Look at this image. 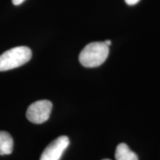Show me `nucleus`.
<instances>
[{
  "label": "nucleus",
  "instance_id": "nucleus-7",
  "mask_svg": "<svg viewBox=\"0 0 160 160\" xmlns=\"http://www.w3.org/2000/svg\"><path fill=\"white\" fill-rule=\"evenodd\" d=\"M125 1L128 5H134L139 2L140 0H125Z\"/></svg>",
  "mask_w": 160,
  "mask_h": 160
},
{
  "label": "nucleus",
  "instance_id": "nucleus-10",
  "mask_svg": "<svg viewBox=\"0 0 160 160\" xmlns=\"http://www.w3.org/2000/svg\"><path fill=\"white\" fill-rule=\"evenodd\" d=\"M103 160H111V159H103Z\"/></svg>",
  "mask_w": 160,
  "mask_h": 160
},
{
  "label": "nucleus",
  "instance_id": "nucleus-8",
  "mask_svg": "<svg viewBox=\"0 0 160 160\" xmlns=\"http://www.w3.org/2000/svg\"><path fill=\"white\" fill-rule=\"evenodd\" d=\"M25 1V0H12V2L14 5H19Z\"/></svg>",
  "mask_w": 160,
  "mask_h": 160
},
{
  "label": "nucleus",
  "instance_id": "nucleus-9",
  "mask_svg": "<svg viewBox=\"0 0 160 160\" xmlns=\"http://www.w3.org/2000/svg\"><path fill=\"white\" fill-rule=\"evenodd\" d=\"M104 42H105L106 45L108 46V47H109V46L111 45V40H106V41Z\"/></svg>",
  "mask_w": 160,
  "mask_h": 160
},
{
  "label": "nucleus",
  "instance_id": "nucleus-4",
  "mask_svg": "<svg viewBox=\"0 0 160 160\" xmlns=\"http://www.w3.org/2000/svg\"><path fill=\"white\" fill-rule=\"evenodd\" d=\"M70 144L68 137L61 136L53 140L44 150L40 160H60Z\"/></svg>",
  "mask_w": 160,
  "mask_h": 160
},
{
  "label": "nucleus",
  "instance_id": "nucleus-3",
  "mask_svg": "<svg viewBox=\"0 0 160 160\" xmlns=\"http://www.w3.org/2000/svg\"><path fill=\"white\" fill-rule=\"evenodd\" d=\"M53 105L48 100H39L32 103L26 112V117L32 123L42 124L51 115Z\"/></svg>",
  "mask_w": 160,
  "mask_h": 160
},
{
  "label": "nucleus",
  "instance_id": "nucleus-5",
  "mask_svg": "<svg viewBox=\"0 0 160 160\" xmlns=\"http://www.w3.org/2000/svg\"><path fill=\"white\" fill-rule=\"evenodd\" d=\"M13 141L10 133L0 131V155H9L13 152Z\"/></svg>",
  "mask_w": 160,
  "mask_h": 160
},
{
  "label": "nucleus",
  "instance_id": "nucleus-1",
  "mask_svg": "<svg viewBox=\"0 0 160 160\" xmlns=\"http://www.w3.org/2000/svg\"><path fill=\"white\" fill-rule=\"evenodd\" d=\"M109 54V47L104 42L89 43L80 53V63L86 68L99 67L105 62Z\"/></svg>",
  "mask_w": 160,
  "mask_h": 160
},
{
  "label": "nucleus",
  "instance_id": "nucleus-2",
  "mask_svg": "<svg viewBox=\"0 0 160 160\" xmlns=\"http://www.w3.org/2000/svg\"><path fill=\"white\" fill-rule=\"evenodd\" d=\"M32 57V51L26 46L11 48L0 55V71H7L25 65Z\"/></svg>",
  "mask_w": 160,
  "mask_h": 160
},
{
  "label": "nucleus",
  "instance_id": "nucleus-6",
  "mask_svg": "<svg viewBox=\"0 0 160 160\" xmlns=\"http://www.w3.org/2000/svg\"><path fill=\"white\" fill-rule=\"evenodd\" d=\"M116 160H138V156L125 143L117 146L115 153Z\"/></svg>",
  "mask_w": 160,
  "mask_h": 160
}]
</instances>
